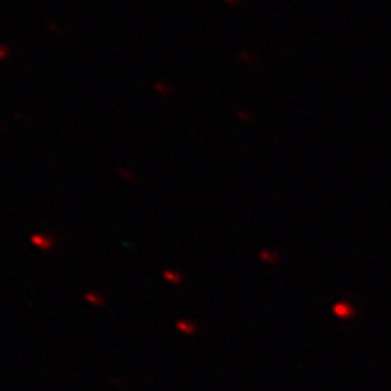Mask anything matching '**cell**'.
Instances as JSON below:
<instances>
[{"label": "cell", "mask_w": 391, "mask_h": 391, "mask_svg": "<svg viewBox=\"0 0 391 391\" xmlns=\"http://www.w3.org/2000/svg\"><path fill=\"white\" fill-rule=\"evenodd\" d=\"M31 242L34 243L37 248H40L42 251H48L54 246V239L47 236V235H42V233H35L31 236Z\"/></svg>", "instance_id": "cell-1"}, {"label": "cell", "mask_w": 391, "mask_h": 391, "mask_svg": "<svg viewBox=\"0 0 391 391\" xmlns=\"http://www.w3.org/2000/svg\"><path fill=\"white\" fill-rule=\"evenodd\" d=\"M84 300L89 303V304H92V306H102V304H105V297L102 296V294H99V293H96V291H87L86 294H84Z\"/></svg>", "instance_id": "cell-2"}, {"label": "cell", "mask_w": 391, "mask_h": 391, "mask_svg": "<svg viewBox=\"0 0 391 391\" xmlns=\"http://www.w3.org/2000/svg\"><path fill=\"white\" fill-rule=\"evenodd\" d=\"M333 311L336 313V316L342 317V319H345V317H349V316L352 314L351 306H348L346 303H337V304H335Z\"/></svg>", "instance_id": "cell-3"}, {"label": "cell", "mask_w": 391, "mask_h": 391, "mask_svg": "<svg viewBox=\"0 0 391 391\" xmlns=\"http://www.w3.org/2000/svg\"><path fill=\"white\" fill-rule=\"evenodd\" d=\"M177 327H178V330H181V332L186 333V335H193V333L196 332L194 324L190 323V322H186V320H178V322H177Z\"/></svg>", "instance_id": "cell-4"}, {"label": "cell", "mask_w": 391, "mask_h": 391, "mask_svg": "<svg viewBox=\"0 0 391 391\" xmlns=\"http://www.w3.org/2000/svg\"><path fill=\"white\" fill-rule=\"evenodd\" d=\"M164 278L173 284H178L181 281V275L178 272H176V271H165L164 272Z\"/></svg>", "instance_id": "cell-5"}, {"label": "cell", "mask_w": 391, "mask_h": 391, "mask_svg": "<svg viewBox=\"0 0 391 391\" xmlns=\"http://www.w3.org/2000/svg\"><path fill=\"white\" fill-rule=\"evenodd\" d=\"M6 57H8V50L0 45V60H3V58H6Z\"/></svg>", "instance_id": "cell-6"}]
</instances>
